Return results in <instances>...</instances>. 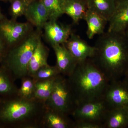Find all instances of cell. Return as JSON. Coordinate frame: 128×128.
Here are the masks:
<instances>
[{
  "label": "cell",
  "mask_w": 128,
  "mask_h": 128,
  "mask_svg": "<svg viewBox=\"0 0 128 128\" xmlns=\"http://www.w3.org/2000/svg\"><path fill=\"white\" fill-rule=\"evenodd\" d=\"M74 128H103L102 125L86 121H74Z\"/></svg>",
  "instance_id": "obj_26"
},
{
  "label": "cell",
  "mask_w": 128,
  "mask_h": 128,
  "mask_svg": "<svg viewBox=\"0 0 128 128\" xmlns=\"http://www.w3.org/2000/svg\"><path fill=\"white\" fill-rule=\"evenodd\" d=\"M91 59L110 82L121 80L128 72V40L124 33L108 32L96 41Z\"/></svg>",
  "instance_id": "obj_1"
},
{
  "label": "cell",
  "mask_w": 128,
  "mask_h": 128,
  "mask_svg": "<svg viewBox=\"0 0 128 128\" xmlns=\"http://www.w3.org/2000/svg\"><path fill=\"white\" fill-rule=\"evenodd\" d=\"M88 10L110 21L115 10L116 0H86Z\"/></svg>",
  "instance_id": "obj_19"
},
{
  "label": "cell",
  "mask_w": 128,
  "mask_h": 128,
  "mask_svg": "<svg viewBox=\"0 0 128 128\" xmlns=\"http://www.w3.org/2000/svg\"><path fill=\"white\" fill-rule=\"evenodd\" d=\"M73 32L71 25H64L56 20H49L44 26L42 36L52 47L65 44Z\"/></svg>",
  "instance_id": "obj_8"
},
{
  "label": "cell",
  "mask_w": 128,
  "mask_h": 128,
  "mask_svg": "<svg viewBox=\"0 0 128 128\" xmlns=\"http://www.w3.org/2000/svg\"><path fill=\"white\" fill-rule=\"evenodd\" d=\"M8 49L2 39L0 38V60L6 54Z\"/></svg>",
  "instance_id": "obj_27"
},
{
  "label": "cell",
  "mask_w": 128,
  "mask_h": 128,
  "mask_svg": "<svg viewBox=\"0 0 128 128\" xmlns=\"http://www.w3.org/2000/svg\"><path fill=\"white\" fill-rule=\"evenodd\" d=\"M108 32L124 33L128 27V0H116L115 10Z\"/></svg>",
  "instance_id": "obj_12"
},
{
  "label": "cell",
  "mask_w": 128,
  "mask_h": 128,
  "mask_svg": "<svg viewBox=\"0 0 128 128\" xmlns=\"http://www.w3.org/2000/svg\"><path fill=\"white\" fill-rule=\"evenodd\" d=\"M29 22H18L7 18L0 22V38L8 50L23 41L34 30Z\"/></svg>",
  "instance_id": "obj_6"
},
{
  "label": "cell",
  "mask_w": 128,
  "mask_h": 128,
  "mask_svg": "<svg viewBox=\"0 0 128 128\" xmlns=\"http://www.w3.org/2000/svg\"><path fill=\"white\" fill-rule=\"evenodd\" d=\"M64 14L70 16L76 25L84 19L88 10L86 0H64Z\"/></svg>",
  "instance_id": "obj_17"
},
{
  "label": "cell",
  "mask_w": 128,
  "mask_h": 128,
  "mask_svg": "<svg viewBox=\"0 0 128 128\" xmlns=\"http://www.w3.org/2000/svg\"><path fill=\"white\" fill-rule=\"evenodd\" d=\"M6 71L3 67L0 68V94L11 96L17 94L18 89L11 80Z\"/></svg>",
  "instance_id": "obj_21"
},
{
  "label": "cell",
  "mask_w": 128,
  "mask_h": 128,
  "mask_svg": "<svg viewBox=\"0 0 128 128\" xmlns=\"http://www.w3.org/2000/svg\"><path fill=\"white\" fill-rule=\"evenodd\" d=\"M10 1V0H0V1L5 2H9Z\"/></svg>",
  "instance_id": "obj_31"
},
{
  "label": "cell",
  "mask_w": 128,
  "mask_h": 128,
  "mask_svg": "<svg viewBox=\"0 0 128 128\" xmlns=\"http://www.w3.org/2000/svg\"><path fill=\"white\" fill-rule=\"evenodd\" d=\"M109 106L104 99L77 105L71 116L74 121H86L103 126Z\"/></svg>",
  "instance_id": "obj_7"
},
{
  "label": "cell",
  "mask_w": 128,
  "mask_h": 128,
  "mask_svg": "<svg viewBox=\"0 0 128 128\" xmlns=\"http://www.w3.org/2000/svg\"><path fill=\"white\" fill-rule=\"evenodd\" d=\"M24 16L34 28L43 30L50 20L48 10L41 0H35L28 8Z\"/></svg>",
  "instance_id": "obj_13"
},
{
  "label": "cell",
  "mask_w": 128,
  "mask_h": 128,
  "mask_svg": "<svg viewBox=\"0 0 128 128\" xmlns=\"http://www.w3.org/2000/svg\"><path fill=\"white\" fill-rule=\"evenodd\" d=\"M122 80L128 88V72L126 75L124 76V77L123 78V80Z\"/></svg>",
  "instance_id": "obj_28"
},
{
  "label": "cell",
  "mask_w": 128,
  "mask_h": 128,
  "mask_svg": "<svg viewBox=\"0 0 128 128\" xmlns=\"http://www.w3.org/2000/svg\"><path fill=\"white\" fill-rule=\"evenodd\" d=\"M21 80L22 85L18 89V95L26 99L34 98L36 82L34 79L28 76Z\"/></svg>",
  "instance_id": "obj_24"
},
{
  "label": "cell",
  "mask_w": 128,
  "mask_h": 128,
  "mask_svg": "<svg viewBox=\"0 0 128 128\" xmlns=\"http://www.w3.org/2000/svg\"><path fill=\"white\" fill-rule=\"evenodd\" d=\"M74 121L70 116L45 106L40 122L41 128H74Z\"/></svg>",
  "instance_id": "obj_11"
},
{
  "label": "cell",
  "mask_w": 128,
  "mask_h": 128,
  "mask_svg": "<svg viewBox=\"0 0 128 128\" xmlns=\"http://www.w3.org/2000/svg\"><path fill=\"white\" fill-rule=\"evenodd\" d=\"M44 106L42 101L26 99L16 94L0 108V121L16 128H40Z\"/></svg>",
  "instance_id": "obj_3"
},
{
  "label": "cell",
  "mask_w": 128,
  "mask_h": 128,
  "mask_svg": "<svg viewBox=\"0 0 128 128\" xmlns=\"http://www.w3.org/2000/svg\"><path fill=\"white\" fill-rule=\"evenodd\" d=\"M42 34L43 30L35 28L23 41L9 49L0 60L2 67L15 79L22 80L28 76L30 59Z\"/></svg>",
  "instance_id": "obj_4"
},
{
  "label": "cell",
  "mask_w": 128,
  "mask_h": 128,
  "mask_svg": "<svg viewBox=\"0 0 128 128\" xmlns=\"http://www.w3.org/2000/svg\"><path fill=\"white\" fill-rule=\"evenodd\" d=\"M49 50L45 46L42 39L37 45L28 66V76L33 77L40 69L48 65V58Z\"/></svg>",
  "instance_id": "obj_15"
},
{
  "label": "cell",
  "mask_w": 128,
  "mask_h": 128,
  "mask_svg": "<svg viewBox=\"0 0 128 128\" xmlns=\"http://www.w3.org/2000/svg\"><path fill=\"white\" fill-rule=\"evenodd\" d=\"M126 109H127V111H128V107H126Z\"/></svg>",
  "instance_id": "obj_32"
},
{
  "label": "cell",
  "mask_w": 128,
  "mask_h": 128,
  "mask_svg": "<svg viewBox=\"0 0 128 128\" xmlns=\"http://www.w3.org/2000/svg\"><path fill=\"white\" fill-rule=\"evenodd\" d=\"M52 47L56 56V66L60 74L66 77H68L73 73L78 62L64 44L55 45Z\"/></svg>",
  "instance_id": "obj_14"
},
{
  "label": "cell",
  "mask_w": 128,
  "mask_h": 128,
  "mask_svg": "<svg viewBox=\"0 0 128 128\" xmlns=\"http://www.w3.org/2000/svg\"><path fill=\"white\" fill-rule=\"evenodd\" d=\"M35 0H10L9 13L11 19L17 21L18 18L24 16L29 6Z\"/></svg>",
  "instance_id": "obj_23"
},
{
  "label": "cell",
  "mask_w": 128,
  "mask_h": 128,
  "mask_svg": "<svg viewBox=\"0 0 128 128\" xmlns=\"http://www.w3.org/2000/svg\"><path fill=\"white\" fill-rule=\"evenodd\" d=\"M103 126V128H128V113L126 108H110Z\"/></svg>",
  "instance_id": "obj_16"
},
{
  "label": "cell",
  "mask_w": 128,
  "mask_h": 128,
  "mask_svg": "<svg viewBox=\"0 0 128 128\" xmlns=\"http://www.w3.org/2000/svg\"><path fill=\"white\" fill-rule=\"evenodd\" d=\"M44 104L66 115H72L78 105L67 77L61 74L57 76L52 94Z\"/></svg>",
  "instance_id": "obj_5"
},
{
  "label": "cell",
  "mask_w": 128,
  "mask_h": 128,
  "mask_svg": "<svg viewBox=\"0 0 128 128\" xmlns=\"http://www.w3.org/2000/svg\"><path fill=\"white\" fill-rule=\"evenodd\" d=\"M48 10L49 20H58L64 14V0H41Z\"/></svg>",
  "instance_id": "obj_22"
},
{
  "label": "cell",
  "mask_w": 128,
  "mask_h": 128,
  "mask_svg": "<svg viewBox=\"0 0 128 128\" xmlns=\"http://www.w3.org/2000/svg\"><path fill=\"white\" fill-rule=\"evenodd\" d=\"M87 25L86 35L91 40L96 35L103 34L108 22L95 12L88 10L84 18Z\"/></svg>",
  "instance_id": "obj_18"
},
{
  "label": "cell",
  "mask_w": 128,
  "mask_h": 128,
  "mask_svg": "<svg viewBox=\"0 0 128 128\" xmlns=\"http://www.w3.org/2000/svg\"><path fill=\"white\" fill-rule=\"evenodd\" d=\"M64 45L78 63L92 58L95 54V47L89 45L73 32Z\"/></svg>",
  "instance_id": "obj_10"
},
{
  "label": "cell",
  "mask_w": 128,
  "mask_h": 128,
  "mask_svg": "<svg viewBox=\"0 0 128 128\" xmlns=\"http://www.w3.org/2000/svg\"><path fill=\"white\" fill-rule=\"evenodd\" d=\"M125 34L126 35V38H127L128 40V27L126 29V31L125 32Z\"/></svg>",
  "instance_id": "obj_30"
},
{
  "label": "cell",
  "mask_w": 128,
  "mask_h": 128,
  "mask_svg": "<svg viewBox=\"0 0 128 128\" xmlns=\"http://www.w3.org/2000/svg\"><path fill=\"white\" fill-rule=\"evenodd\" d=\"M104 99L110 108L128 107V88L121 80L109 83Z\"/></svg>",
  "instance_id": "obj_9"
},
{
  "label": "cell",
  "mask_w": 128,
  "mask_h": 128,
  "mask_svg": "<svg viewBox=\"0 0 128 128\" xmlns=\"http://www.w3.org/2000/svg\"><path fill=\"white\" fill-rule=\"evenodd\" d=\"M7 18L6 16L2 13V12L0 9V21L3 20L4 19Z\"/></svg>",
  "instance_id": "obj_29"
},
{
  "label": "cell",
  "mask_w": 128,
  "mask_h": 128,
  "mask_svg": "<svg viewBox=\"0 0 128 128\" xmlns=\"http://www.w3.org/2000/svg\"><path fill=\"white\" fill-rule=\"evenodd\" d=\"M60 74V72L56 65L51 66L48 65L40 69L32 78L36 82L48 80Z\"/></svg>",
  "instance_id": "obj_25"
},
{
  "label": "cell",
  "mask_w": 128,
  "mask_h": 128,
  "mask_svg": "<svg viewBox=\"0 0 128 128\" xmlns=\"http://www.w3.org/2000/svg\"><path fill=\"white\" fill-rule=\"evenodd\" d=\"M67 78L78 105L104 99L110 82L91 58L78 63Z\"/></svg>",
  "instance_id": "obj_2"
},
{
  "label": "cell",
  "mask_w": 128,
  "mask_h": 128,
  "mask_svg": "<svg viewBox=\"0 0 128 128\" xmlns=\"http://www.w3.org/2000/svg\"><path fill=\"white\" fill-rule=\"evenodd\" d=\"M56 77L36 82L34 98L45 102L52 94Z\"/></svg>",
  "instance_id": "obj_20"
}]
</instances>
